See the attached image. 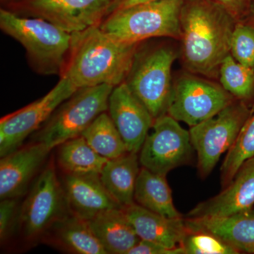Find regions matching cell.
<instances>
[{"label":"cell","instance_id":"obj_11","mask_svg":"<svg viewBox=\"0 0 254 254\" xmlns=\"http://www.w3.org/2000/svg\"><path fill=\"white\" fill-rule=\"evenodd\" d=\"M190 131L168 114L155 120L139 152L143 168L165 175L190 161L193 150Z\"/></svg>","mask_w":254,"mask_h":254},{"label":"cell","instance_id":"obj_23","mask_svg":"<svg viewBox=\"0 0 254 254\" xmlns=\"http://www.w3.org/2000/svg\"><path fill=\"white\" fill-rule=\"evenodd\" d=\"M108 160L98 154L81 135L62 143L58 154L60 168L71 175H100Z\"/></svg>","mask_w":254,"mask_h":254},{"label":"cell","instance_id":"obj_1","mask_svg":"<svg viewBox=\"0 0 254 254\" xmlns=\"http://www.w3.org/2000/svg\"><path fill=\"white\" fill-rule=\"evenodd\" d=\"M236 21L208 0H185L180 16L181 58L187 71L218 78L219 68L230 54Z\"/></svg>","mask_w":254,"mask_h":254},{"label":"cell","instance_id":"obj_26","mask_svg":"<svg viewBox=\"0 0 254 254\" xmlns=\"http://www.w3.org/2000/svg\"><path fill=\"white\" fill-rule=\"evenodd\" d=\"M254 157V110L241 130L238 138L227 152L222 163L221 185L227 187L246 160Z\"/></svg>","mask_w":254,"mask_h":254},{"label":"cell","instance_id":"obj_27","mask_svg":"<svg viewBox=\"0 0 254 254\" xmlns=\"http://www.w3.org/2000/svg\"><path fill=\"white\" fill-rule=\"evenodd\" d=\"M181 247L185 254H238L235 249L218 237L202 230L187 228Z\"/></svg>","mask_w":254,"mask_h":254},{"label":"cell","instance_id":"obj_25","mask_svg":"<svg viewBox=\"0 0 254 254\" xmlns=\"http://www.w3.org/2000/svg\"><path fill=\"white\" fill-rule=\"evenodd\" d=\"M220 85L235 98L254 110V69L228 55L219 68Z\"/></svg>","mask_w":254,"mask_h":254},{"label":"cell","instance_id":"obj_4","mask_svg":"<svg viewBox=\"0 0 254 254\" xmlns=\"http://www.w3.org/2000/svg\"><path fill=\"white\" fill-rule=\"evenodd\" d=\"M140 43L125 83L154 120L168 114L176 50L166 43Z\"/></svg>","mask_w":254,"mask_h":254},{"label":"cell","instance_id":"obj_30","mask_svg":"<svg viewBox=\"0 0 254 254\" xmlns=\"http://www.w3.org/2000/svg\"><path fill=\"white\" fill-rule=\"evenodd\" d=\"M17 208L16 198H5L0 202V239L1 242L9 235Z\"/></svg>","mask_w":254,"mask_h":254},{"label":"cell","instance_id":"obj_20","mask_svg":"<svg viewBox=\"0 0 254 254\" xmlns=\"http://www.w3.org/2000/svg\"><path fill=\"white\" fill-rule=\"evenodd\" d=\"M88 222L108 254H128L139 242V237L123 208L107 210Z\"/></svg>","mask_w":254,"mask_h":254},{"label":"cell","instance_id":"obj_10","mask_svg":"<svg viewBox=\"0 0 254 254\" xmlns=\"http://www.w3.org/2000/svg\"><path fill=\"white\" fill-rule=\"evenodd\" d=\"M117 0H18L9 9L24 16L43 18L70 34L100 26Z\"/></svg>","mask_w":254,"mask_h":254},{"label":"cell","instance_id":"obj_34","mask_svg":"<svg viewBox=\"0 0 254 254\" xmlns=\"http://www.w3.org/2000/svg\"><path fill=\"white\" fill-rule=\"evenodd\" d=\"M2 1H8V2H9V1H12V2H14V1H16V0H2Z\"/></svg>","mask_w":254,"mask_h":254},{"label":"cell","instance_id":"obj_14","mask_svg":"<svg viewBox=\"0 0 254 254\" xmlns=\"http://www.w3.org/2000/svg\"><path fill=\"white\" fill-rule=\"evenodd\" d=\"M254 157L246 160L218 195L198 203L187 218H223L254 208Z\"/></svg>","mask_w":254,"mask_h":254},{"label":"cell","instance_id":"obj_28","mask_svg":"<svg viewBox=\"0 0 254 254\" xmlns=\"http://www.w3.org/2000/svg\"><path fill=\"white\" fill-rule=\"evenodd\" d=\"M230 55L238 63L254 69V26L247 20L238 21L235 25Z\"/></svg>","mask_w":254,"mask_h":254},{"label":"cell","instance_id":"obj_6","mask_svg":"<svg viewBox=\"0 0 254 254\" xmlns=\"http://www.w3.org/2000/svg\"><path fill=\"white\" fill-rule=\"evenodd\" d=\"M113 88L109 85L78 88L42 125L36 135V142L51 150L81 136L100 114L108 111Z\"/></svg>","mask_w":254,"mask_h":254},{"label":"cell","instance_id":"obj_7","mask_svg":"<svg viewBox=\"0 0 254 254\" xmlns=\"http://www.w3.org/2000/svg\"><path fill=\"white\" fill-rule=\"evenodd\" d=\"M254 110L235 99L213 118L190 127V141L198 155L200 176L211 173L222 154L232 148Z\"/></svg>","mask_w":254,"mask_h":254},{"label":"cell","instance_id":"obj_32","mask_svg":"<svg viewBox=\"0 0 254 254\" xmlns=\"http://www.w3.org/2000/svg\"><path fill=\"white\" fill-rule=\"evenodd\" d=\"M158 1V0H117L114 6L113 12L115 10L123 9L141 3L149 2V1ZM112 12V13H113Z\"/></svg>","mask_w":254,"mask_h":254},{"label":"cell","instance_id":"obj_3","mask_svg":"<svg viewBox=\"0 0 254 254\" xmlns=\"http://www.w3.org/2000/svg\"><path fill=\"white\" fill-rule=\"evenodd\" d=\"M0 28L23 46L35 72L63 76L72 35L43 18L21 16L5 8L0 9Z\"/></svg>","mask_w":254,"mask_h":254},{"label":"cell","instance_id":"obj_21","mask_svg":"<svg viewBox=\"0 0 254 254\" xmlns=\"http://www.w3.org/2000/svg\"><path fill=\"white\" fill-rule=\"evenodd\" d=\"M138 153H127L106 162L100 178L105 189L122 207L133 204L139 174Z\"/></svg>","mask_w":254,"mask_h":254},{"label":"cell","instance_id":"obj_24","mask_svg":"<svg viewBox=\"0 0 254 254\" xmlns=\"http://www.w3.org/2000/svg\"><path fill=\"white\" fill-rule=\"evenodd\" d=\"M92 148L100 156L111 160L127 153L126 145L109 114H100L81 133Z\"/></svg>","mask_w":254,"mask_h":254},{"label":"cell","instance_id":"obj_31","mask_svg":"<svg viewBox=\"0 0 254 254\" xmlns=\"http://www.w3.org/2000/svg\"><path fill=\"white\" fill-rule=\"evenodd\" d=\"M128 254H185L182 247L170 249L151 241L140 240Z\"/></svg>","mask_w":254,"mask_h":254},{"label":"cell","instance_id":"obj_17","mask_svg":"<svg viewBox=\"0 0 254 254\" xmlns=\"http://www.w3.org/2000/svg\"><path fill=\"white\" fill-rule=\"evenodd\" d=\"M187 228L208 232L239 254H254V208L223 218H185Z\"/></svg>","mask_w":254,"mask_h":254},{"label":"cell","instance_id":"obj_9","mask_svg":"<svg viewBox=\"0 0 254 254\" xmlns=\"http://www.w3.org/2000/svg\"><path fill=\"white\" fill-rule=\"evenodd\" d=\"M68 213L61 181L50 163L40 174L21 205L18 216L20 231L26 240H37Z\"/></svg>","mask_w":254,"mask_h":254},{"label":"cell","instance_id":"obj_5","mask_svg":"<svg viewBox=\"0 0 254 254\" xmlns=\"http://www.w3.org/2000/svg\"><path fill=\"white\" fill-rule=\"evenodd\" d=\"M185 0H158L115 10L100 25L117 41L138 44L157 38L180 40V16Z\"/></svg>","mask_w":254,"mask_h":254},{"label":"cell","instance_id":"obj_18","mask_svg":"<svg viewBox=\"0 0 254 254\" xmlns=\"http://www.w3.org/2000/svg\"><path fill=\"white\" fill-rule=\"evenodd\" d=\"M123 210L140 240L151 241L170 249L181 247L187 232L185 218H166L136 203L123 207Z\"/></svg>","mask_w":254,"mask_h":254},{"label":"cell","instance_id":"obj_29","mask_svg":"<svg viewBox=\"0 0 254 254\" xmlns=\"http://www.w3.org/2000/svg\"><path fill=\"white\" fill-rule=\"evenodd\" d=\"M225 10L234 19L243 21L248 17L254 0H208Z\"/></svg>","mask_w":254,"mask_h":254},{"label":"cell","instance_id":"obj_2","mask_svg":"<svg viewBox=\"0 0 254 254\" xmlns=\"http://www.w3.org/2000/svg\"><path fill=\"white\" fill-rule=\"evenodd\" d=\"M71 37V48L63 76L77 88L125 82L138 44H128L114 39L93 26Z\"/></svg>","mask_w":254,"mask_h":254},{"label":"cell","instance_id":"obj_12","mask_svg":"<svg viewBox=\"0 0 254 254\" xmlns=\"http://www.w3.org/2000/svg\"><path fill=\"white\" fill-rule=\"evenodd\" d=\"M66 76L46 95L0 120V155L17 150L32 133L39 129L55 110L77 90Z\"/></svg>","mask_w":254,"mask_h":254},{"label":"cell","instance_id":"obj_19","mask_svg":"<svg viewBox=\"0 0 254 254\" xmlns=\"http://www.w3.org/2000/svg\"><path fill=\"white\" fill-rule=\"evenodd\" d=\"M44 236L56 247L71 253L108 254L88 220L71 212L55 222Z\"/></svg>","mask_w":254,"mask_h":254},{"label":"cell","instance_id":"obj_15","mask_svg":"<svg viewBox=\"0 0 254 254\" xmlns=\"http://www.w3.org/2000/svg\"><path fill=\"white\" fill-rule=\"evenodd\" d=\"M69 211L86 220L112 209L123 208L110 194L98 175L64 173L61 180Z\"/></svg>","mask_w":254,"mask_h":254},{"label":"cell","instance_id":"obj_13","mask_svg":"<svg viewBox=\"0 0 254 254\" xmlns=\"http://www.w3.org/2000/svg\"><path fill=\"white\" fill-rule=\"evenodd\" d=\"M108 111L127 151L139 153L155 120L125 82L113 88Z\"/></svg>","mask_w":254,"mask_h":254},{"label":"cell","instance_id":"obj_33","mask_svg":"<svg viewBox=\"0 0 254 254\" xmlns=\"http://www.w3.org/2000/svg\"><path fill=\"white\" fill-rule=\"evenodd\" d=\"M245 20H247L249 22H250L254 26V1L253 4H252V8H251L250 14H249L248 17L246 18Z\"/></svg>","mask_w":254,"mask_h":254},{"label":"cell","instance_id":"obj_8","mask_svg":"<svg viewBox=\"0 0 254 254\" xmlns=\"http://www.w3.org/2000/svg\"><path fill=\"white\" fill-rule=\"evenodd\" d=\"M235 100L220 83L186 71L173 80L168 114L191 127L213 118Z\"/></svg>","mask_w":254,"mask_h":254},{"label":"cell","instance_id":"obj_16","mask_svg":"<svg viewBox=\"0 0 254 254\" xmlns=\"http://www.w3.org/2000/svg\"><path fill=\"white\" fill-rule=\"evenodd\" d=\"M50 150L43 143L18 148L1 157L0 198H17L26 193L30 182L45 161Z\"/></svg>","mask_w":254,"mask_h":254},{"label":"cell","instance_id":"obj_22","mask_svg":"<svg viewBox=\"0 0 254 254\" xmlns=\"http://www.w3.org/2000/svg\"><path fill=\"white\" fill-rule=\"evenodd\" d=\"M134 201L150 211L166 218H182L174 205L171 189L166 176L142 168L137 177Z\"/></svg>","mask_w":254,"mask_h":254}]
</instances>
